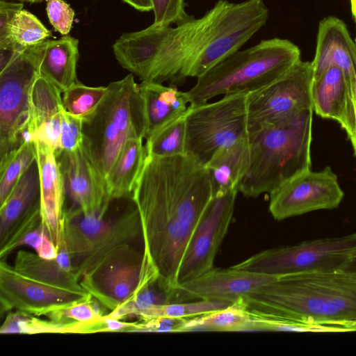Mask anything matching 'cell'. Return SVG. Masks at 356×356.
Listing matches in <instances>:
<instances>
[{
  "instance_id": "1",
  "label": "cell",
  "mask_w": 356,
  "mask_h": 356,
  "mask_svg": "<svg viewBox=\"0 0 356 356\" xmlns=\"http://www.w3.org/2000/svg\"><path fill=\"white\" fill-rule=\"evenodd\" d=\"M213 197L208 172L193 156H147L131 200L139 212L143 250L171 298L190 238Z\"/></svg>"
},
{
  "instance_id": "2",
  "label": "cell",
  "mask_w": 356,
  "mask_h": 356,
  "mask_svg": "<svg viewBox=\"0 0 356 356\" xmlns=\"http://www.w3.org/2000/svg\"><path fill=\"white\" fill-rule=\"evenodd\" d=\"M248 307L315 326H356V269H311L277 275L243 298Z\"/></svg>"
},
{
  "instance_id": "3",
  "label": "cell",
  "mask_w": 356,
  "mask_h": 356,
  "mask_svg": "<svg viewBox=\"0 0 356 356\" xmlns=\"http://www.w3.org/2000/svg\"><path fill=\"white\" fill-rule=\"evenodd\" d=\"M313 109L249 134L250 163L238 191L247 197L270 193L311 168Z\"/></svg>"
},
{
  "instance_id": "4",
  "label": "cell",
  "mask_w": 356,
  "mask_h": 356,
  "mask_svg": "<svg viewBox=\"0 0 356 356\" xmlns=\"http://www.w3.org/2000/svg\"><path fill=\"white\" fill-rule=\"evenodd\" d=\"M300 60V49L285 39L265 40L239 49L197 78L195 86L186 92L189 106L207 103L218 95L259 90L284 76Z\"/></svg>"
},
{
  "instance_id": "5",
  "label": "cell",
  "mask_w": 356,
  "mask_h": 356,
  "mask_svg": "<svg viewBox=\"0 0 356 356\" xmlns=\"http://www.w3.org/2000/svg\"><path fill=\"white\" fill-rule=\"evenodd\" d=\"M107 88L102 102L83 122V145L105 181L127 141L145 139L147 130L144 103L134 74Z\"/></svg>"
},
{
  "instance_id": "6",
  "label": "cell",
  "mask_w": 356,
  "mask_h": 356,
  "mask_svg": "<svg viewBox=\"0 0 356 356\" xmlns=\"http://www.w3.org/2000/svg\"><path fill=\"white\" fill-rule=\"evenodd\" d=\"M108 210L84 213L66 209L63 230V249L71 259L79 280L93 271L113 250L142 237L139 212L133 206L116 216Z\"/></svg>"
},
{
  "instance_id": "7",
  "label": "cell",
  "mask_w": 356,
  "mask_h": 356,
  "mask_svg": "<svg viewBox=\"0 0 356 356\" xmlns=\"http://www.w3.org/2000/svg\"><path fill=\"white\" fill-rule=\"evenodd\" d=\"M246 93L224 95L186 113L185 154L205 165L220 149L249 138Z\"/></svg>"
},
{
  "instance_id": "8",
  "label": "cell",
  "mask_w": 356,
  "mask_h": 356,
  "mask_svg": "<svg viewBox=\"0 0 356 356\" xmlns=\"http://www.w3.org/2000/svg\"><path fill=\"white\" fill-rule=\"evenodd\" d=\"M147 254L131 243L113 250L90 273L80 280L82 286L111 312L131 303L158 280Z\"/></svg>"
},
{
  "instance_id": "9",
  "label": "cell",
  "mask_w": 356,
  "mask_h": 356,
  "mask_svg": "<svg viewBox=\"0 0 356 356\" xmlns=\"http://www.w3.org/2000/svg\"><path fill=\"white\" fill-rule=\"evenodd\" d=\"M49 42L25 47L0 67V159L22 142L29 118L31 90Z\"/></svg>"
},
{
  "instance_id": "10",
  "label": "cell",
  "mask_w": 356,
  "mask_h": 356,
  "mask_svg": "<svg viewBox=\"0 0 356 356\" xmlns=\"http://www.w3.org/2000/svg\"><path fill=\"white\" fill-rule=\"evenodd\" d=\"M356 262V232L259 252L232 267L271 275L311 269L346 268Z\"/></svg>"
},
{
  "instance_id": "11",
  "label": "cell",
  "mask_w": 356,
  "mask_h": 356,
  "mask_svg": "<svg viewBox=\"0 0 356 356\" xmlns=\"http://www.w3.org/2000/svg\"><path fill=\"white\" fill-rule=\"evenodd\" d=\"M312 80V62L300 60L273 83L248 94L249 134L263 126L283 122L313 109Z\"/></svg>"
},
{
  "instance_id": "12",
  "label": "cell",
  "mask_w": 356,
  "mask_h": 356,
  "mask_svg": "<svg viewBox=\"0 0 356 356\" xmlns=\"http://www.w3.org/2000/svg\"><path fill=\"white\" fill-rule=\"evenodd\" d=\"M238 191L234 189L213 197L207 204L181 259L177 289L214 268L216 255L233 218Z\"/></svg>"
},
{
  "instance_id": "13",
  "label": "cell",
  "mask_w": 356,
  "mask_h": 356,
  "mask_svg": "<svg viewBox=\"0 0 356 356\" xmlns=\"http://www.w3.org/2000/svg\"><path fill=\"white\" fill-rule=\"evenodd\" d=\"M344 197L337 175L330 166L302 172L270 193L269 211L277 220L338 207Z\"/></svg>"
},
{
  "instance_id": "14",
  "label": "cell",
  "mask_w": 356,
  "mask_h": 356,
  "mask_svg": "<svg viewBox=\"0 0 356 356\" xmlns=\"http://www.w3.org/2000/svg\"><path fill=\"white\" fill-rule=\"evenodd\" d=\"M92 297L85 289L50 286L17 271L4 259L0 262L1 312L19 311L36 316L64 308Z\"/></svg>"
},
{
  "instance_id": "15",
  "label": "cell",
  "mask_w": 356,
  "mask_h": 356,
  "mask_svg": "<svg viewBox=\"0 0 356 356\" xmlns=\"http://www.w3.org/2000/svg\"><path fill=\"white\" fill-rule=\"evenodd\" d=\"M63 176L67 209L94 213L110 209L114 201L108 195L105 179L99 174L83 145L73 151L56 150ZM66 203V202H65Z\"/></svg>"
},
{
  "instance_id": "16",
  "label": "cell",
  "mask_w": 356,
  "mask_h": 356,
  "mask_svg": "<svg viewBox=\"0 0 356 356\" xmlns=\"http://www.w3.org/2000/svg\"><path fill=\"white\" fill-rule=\"evenodd\" d=\"M277 275L257 273L229 267L216 268L179 286L172 302L208 300L234 303Z\"/></svg>"
},
{
  "instance_id": "17",
  "label": "cell",
  "mask_w": 356,
  "mask_h": 356,
  "mask_svg": "<svg viewBox=\"0 0 356 356\" xmlns=\"http://www.w3.org/2000/svg\"><path fill=\"white\" fill-rule=\"evenodd\" d=\"M313 78L331 65L343 72L353 113L356 116V44L346 24L336 17H326L318 24Z\"/></svg>"
},
{
  "instance_id": "18",
  "label": "cell",
  "mask_w": 356,
  "mask_h": 356,
  "mask_svg": "<svg viewBox=\"0 0 356 356\" xmlns=\"http://www.w3.org/2000/svg\"><path fill=\"white\" fill-rule=\"evenodd\" d=\"M36 162L40 187L42 224L58 251L63 249V230L65 211V192L56 149L37 141Z\"/></svg>"
},
{
  "instance_id": "19",
  "label": "cell",
  "mask_w": 356,
  "mask_h": 356,
  "mask_svg": "<svg viewBox=\"0 0 356 356\" xmlns=\"http://www.w3.org/2000/svg\"><path fill=\"white\" fill-rule=\"evenodd\" d=\"M62 92L46 78L39 76L33 86L28 124L21 140L40 141L60 149Z\"/></svg>"
},
{
  "instance_id": "20",
  "label": "cell",
  "mask_w": 356,
  "mask_h": 356,
  "mask_svg": "<svg viewBox=\"0 0 356 356\" xmlns=\"http://www.w3.org/2000/svg\"><path fill=\"white\" fill-rule=\"evenodd\" d=\"M313 110L323 118L332 119L340 124L350 138L356 129V116L353 113L347 84L343 72L331 65L312 84Z\"/></svg>"
},
{
  "instance_id": "21",
  "label": "cell",
  "mask_w": 356,
  "mask_h": 356,
  "mask_svg": "<svg viewBox=\"0 0 356 356\" xmlns=\"http://www.w3.org/2000/svg\"><path fill=\"white\" fill-rule=\"evenodd\" d=\"M13 267L24 276L50 286L72 290L84 289L65 249L51 259L42 258L35 252L19 250Z\"/></svg>"
},
{
  "instance_id": "22",
  "label": "cell",
  "mask_w": 356,
  "mask_h": 356,
  "mask_svg": "<svg viewBox=\"0 0 356 356\" xmlns=\"http://www.w3.org/2000/svg\"><path fill=\"white\" fill-rule=\"evenodd\" d=\"M40 176L35 161L0 204V243L20 222L40 209Z\"/></svg>"
},
{
  "instance_id": "23",
  "label": "cell",
  "mask_w": 356,
  "mask_h": 356,
  "mask_svg": "<svg viewBox=\"0 0 356 356\" xmlns=\"http://www.w3.org/2000/svg\"><path fill=\"white\" fill-rule=\"evenodd\" d=\"M138 86L145 108V138L188 110L189 102L186 92L179 90L175 86L145 81H142Z\"/></svg>"
},
{
  "instance_id": "24",
  "label": "cell",
  "mask_w": 356,
  "mask_h": 356,
  "mask_svg": "<svg viewBox=\"0 0 356 356\" xmlns=\"http://www.w3.org/2000/svg\"><path fill=\"white\" fill-rule=\"evenodd\" d=\"M249 138H241L218 150L205 165L213 197L238 189L250 163Z\"/></svg>"
},
{
  "instance_id": "25",
  "label": "cell",
  "mask_w": 356,
  "mask_h": 356,
  "mask_svg": "<svg viewBox=\"0 0 356 356\" xmlns=\"http://www.w3.org/2000/svg\"><path fill=\"white\" fill-rule=\"evenodd\" d=\"M147 156L143 138L127 141L106 179L107 193L112 200L131 199Z\"/></svg>"
},
{
  "instance_id": "26",
  "label": "cell",
  "mask_w": 356,
  "mask_h": 356,
  "mask_svg": "<svg viewBox=\"0 0 356 356\" xmlns=\"http://www.w3.org/2000/svg\"><path fill=\"white\" fill-rule=\"evenodd\" d=\"M79 40L69 35L50 40L42 58L40 75L52 83L63 93L78 81L76 64Z\"/></svg>"
},
{
  "instance_id": "27",
  "label": "cell",
  "mask_w": 356,
  "mask_h": 356,
  "mask_svg": "<svg viewBox=\"0 0 356 356\" xmlns=\"http://www.w3.org/2000/svg\"><path fill=\"white\" fill-rule=\"evenodd\" d=\"M250 321L251 311L242 298L222 309L187 318L180 332L248 331Z\"/></svg>"
},
{
  "instance_id": "28",
  "label": "cell",
  "mask_w": 356,
  "mask_h": 356,
  "mask_svg": "<svg viewBox=\"0 0 356 356\" xmlns=\"http://www.w3.org/2000/svg\"><path fill=\"white\" fill-rule=\"evenodd\" d=\"M1 334H90V321L65 323L42 319L19 311L8 312L0 327Z\"/></svg>"
},
{
  "instance_id": "29",
  "label": "cell",
  "mask_w": 356,
  "mask_h": 356,
  "mask_svg": "<svg viewBox=\"0 0 356 356\" xmlns=\"http://www.w3.org/2000/svg\"><path fill=\"white\" fill-rule=\"evenodd\" d=\"M35 161V143L27 140H22L17 147L1 158L0 204L6 200L21 177Z\"/></svg>"
},
{
  "instance_id": "30",
  "label": "cell",
  "mask_w": 356,
  "mask_h": 356,
  "mask_svg": "<svg viewBox=\"0 0 356 356\" xmlns=\"http://www.w3.org/2000/svg\"><path fill=\"white\" fill-rule=\"evenodd\" d=\"M186 113L145 138L148 156L167 157L185 154Z\"/></svg>"
},
{
  "instance_id": "31",
  "label": "cell",
  "mask_w": 356,
  "mask_h": 356,
  "mask_svg": "<svg viewBox=\"0 0 356 356\" xmlns=\"http://www.w3.org/2000/svg\"><path fill=\"white\" fill-rule=\"evenodd\" d=\"M232 303L222 301L199 300L193 302H174L155 305L139 311V320L156 317L190 318L226 307Z\"/></svg>"
},
{
  "instance_id": "32",
  "label": "cell",
  "mask_w": 356,
  "mask_h": 356,
  "mask_svg": "<svg viewBox=\"0 0 356 356\" xmlns=\"http://www.w3.org/2000/svg\"><path fill=\"white\" fill-rule=\"evenodd\" d=\"M107 89V86H88L77 81L62 93L63 108L70 115L83 120L96 109Z\"/></svg>"
},
{
  "instance_id": "33",
  "label": "cell",
  "mask_w": 356,
  "mask_h": 356,
  "mask_svg": "<svg viewBox=\"0 0 356 356\" xmlns=\"http://www.w3.org/2000/svg\"><path fill=\"white\" fill-rule=\"evenodd\" d=\"M51 35L34 15L23 9L15 17L10 30V39L24 47L42 42Z\"/></svg>"
},
{
  "instance_id": "34",
  "label": "cell",
  "mask_w": 356,
  "mask_h": 356,
  "mask_svg": "<svg viewBox=\"0 0 356 356\" xmlns=\"http://www.w3.org/2000/svg\"><path fill=\"white\" fill-rule=\"evenodd\" d=\"M248 331H286L320 332L345 331L337 326H315L285 320L273 315L251 310Z\"/></svg>"
},
{
  "instance_id": "35",
  "label": "cell",
  "mask_w": 356,
  "mask_h": 356,
  "mask_svg": "<svg viewBox=\"0 0 356 356\" xmlns=\"http://www.w3.org/2000/svg\"><path fill=\"white\" fill-rule=\"evenodd\" d=\"M92 297L76 302L46 315L48 318L65 323H83L97 320L105 314L101 312Z\"/></svg>"
},
{
  "instance_id": "36",
  "label": "cell",
  "mask_w": 356,
  "mask_h": 356,
  "mask_svg": "<svg viewBox=\"0 0 356 356\" xmlns=\"http://www.w3.org/2000/svg\"><path fill=\"white\" fill-rule=\"evenodd\" d=\"M83 119L70 115L63 108L61 113L60 149L73 151L83 145Z\"/></svg>"
},
{
  "instance_id": "37",
  "label": "cell",
  "mask_w": 356,
  "mask_h": 356,
  "mask_svg": "<svg viewBox=\"0 0 356 356\" xmlns=\"http://www.w3.org/2000/svg\"><path fill=\"white\" fill-rule=\"evenodd\" d=\"M154 15V24L170 26L184 20L187 14L184 0H151Z\"/></svg>"
},
{
  "instance_id": "38",
  "label": "cell",
  "mask_w": 356,
  "mask_h": 356,
  "mask_svg": "<svg viewBox=\"0 0 356 356\" xmlns=\"http://www.w3.org/2000/svg\"><path fill=\"white\" fill-rule=\"evenodd\" d=\"M22 245L31 247L38 255L47 259H54L59 252L42 222L26 233L19 241L17 248Z\"/></svg>"
},
{
  "instance_id": "39",
  "label": "cell",
  "mask_w": 356,
  "mask_h": 356,
  "mask_svg": "<svg viewBox=\"0 0 356 356\" xmlns=\"http://www.w3.org/2000/svg\"><path fill=\"white\" fill-rule=\"evenodd\" d=\"M47 14L50 24L60 34L70 33L74 18V11L63 0H47Z\"/></svg>"
},
{
  "instance_id": "40",
  "label": "cell",
  "mask_w": 356,
  "mask_h": 356,
  "mask_svg": "<svg viewBox=\"0 0 356 356\" xmlns=\"http://www.w3.org/2000/svg\"><path fill=\"white\" fill-rule=\"evenodd\" d=\"M187 318L156 317L134 322L129 332H180Z\"/></svg>"
},
{
  "instance_id": "41",
  "label": "cell",
  "mask_w": 356,
  "mask_h": 356,
  "mask_svg": "<svg viewBox=\"0 0 356 356\" xmlns=\"http://www.w3.org/2000/svg\"><path fill=\"white\" fill-rule=\"evenodd\" d=\"M23 9V3L1 0L0 1V44L13 41L10 30L16 15Z\"/></svg>"
},
{
  "instance_id": "42",
  "label": "cell",
  "mask_w": 356,
  "mask_h": 356,
  "mask_svg": "<svg viewBox=\"0 0 356 356\" xmlns=\"http://www.w3.org/2000/svg\"><path fill=\"white\" fill-rule=\"evenodd\" d=\"M134 8L141 12H148L152 10V3L151 0H122Z\"/></svg>"
},
{
  "instance_id": "43",
  "label": "cell",
  "mask_w": 356,
  "mask_h": 356,
  "mask_svg": "<svg viewBox=\"0 0 356 356\" xmlns=\"http://www.w3.org/2000/svg\"><path fill=\"white\" fill-rule=\"evenodd\" d=\"M351 13L354 20L356 19V0H350Z\"/></svg>"
},
{
  "instance_id": "44",
  "label": "cell",
  "mask_w": 356,
  "mask_h": 356,
  "mask_svg": "<svg viewBox=\"0 0 356 356\" xmlns=\"http://www.w3.org/2000/svg\"><path fill=\"white\" fill-rule=\"evenodd\" d=\"M349 139L351 142V144H352V146L353 148V151H354V154L356 157V129H355V134L353 135V136H352Z\"/></svg>"
},
{
  "instance_id": "45",
  "label": "cell",
  "mask_w": 356,
  "mask_h": 356,
  "mask_svg": "<svg viewBox=\"0 0 356 356\" xmlns=\"http://www.w3.org/2000/svg\"><path fill=\"white\" fill-rule=\"evenodd\" d=\"M19 1H27L29 3H38V2L42 1L43 0H19Z\"/></svg>"
},
{
  "instance_id": "46",
  "label": "cell",
  "mask_w": 356,
  "mask_h": 356,
  "mask_svg": "<svg viewBox=\"0 0 356 356\" xmlns=\"http://www.w3.org/2000/svg\"><path fill=\"white\" fill-rule=\"evenodd\" d=\"M355 44H356V38H355Z\"/></svg>"
},
{
  "instance_id": "47",
  "label": "cell",
  "mask_w": 356,
  "mask_h": 356,
  "mask_svg": "<svg viewBox=\"0 0 356 356\" xmlns=\"http://www.w3.org/2000/svg\"><path fill=\"white\" fill-rule=\"evenodd\" d=\"M355 24H356V19L355 20Z\"/></svg>"
}]
</instances>
